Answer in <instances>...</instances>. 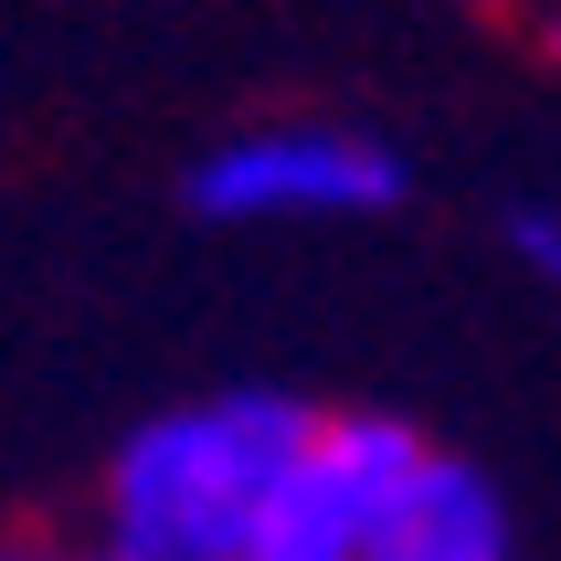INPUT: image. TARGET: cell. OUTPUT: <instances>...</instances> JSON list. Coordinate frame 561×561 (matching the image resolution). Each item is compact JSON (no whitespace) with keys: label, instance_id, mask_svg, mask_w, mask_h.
Instances as JSON below:
<instances>
[{"label":"cell","instance_id":"1","mask_svg":"<svg viewBox=\"0 0 561 561\" xmlns=\"http://www.w3.org/2000/svg\"><path fill=\"white\" fill-rule=\"evenodd\" d=\"M318 445V413L286 392L170 403L106 467V551L117 561H244L286 508Z\"/></svg>","mask_w":561,"mask_h":561},{"label":"cell","instance_id":"2","mask_svg":"<svg viewBox=\"0 0 561 561\" xmlns=\"http://www.w3.org/2000/svg\"><path fill=\"white\" fill-rule=\"evenodd\" d=\"M181 202L202 222H350V213H392L403 202V149H381L371 127L340 117H276V127H233L191 159Z\"/></svg>","mask_w":561,"mask_h":561},{"label":"cell","instance_id":"3","mask_svg":"<svg viewBox=\"0 0 561 561\" xmlns=\"http://www.w3.org/2000/svg\"><path fill=\"white\" fill-rule=\"evenodd\" d=\"M435 467V445L413 435L403 413H318V445H308V488L340 508L360 540L392 530V508L413 499V477Z\"/></svg>","mask_w":561,"mask_h":561},{"label":"cell","instance_id":"4","mask_svg":"<svg viewBox=\"0 0 561 561\" xmlns=\"http://www.w3.org/2000/svg\"><path fill=\"white\" fill-rule=\"evenodd\" d=\"M371 561H508V499L467 456H445L413 477V499L392 508V530L371 540Z\"/></svg>","mask_w":561,"mask_h":561},{"label":"cell","instance_id":"5","mask_svg":"<svg viewBox=\"0 0 561 561\" xmlns=\"http://www.w3.org/2000/svg\"><path fill=\"white\" fill-rule=\"evenodd\" d=\"M244 561H371V540L350 530L340 508L308 488V467H297V488H286V508L265 519V540H254Z\"/></svg>","mask_w":561,"mask_h":561},{"label":"cell","instance_id":"6","mask_svg":"<svg viewBox=\"0 0 561 561\" xmlns=\"http://www.w3.org/2000/svg\"><path fill=\"white\" fill-rule=\"evenodd\" d=\"M508 254H519L540 286H561V191H540V202L508 213Z\"/></svg>","mask_w":561,"mask_h":561},{"label":"cell","instance_id":"7","mask_svg":"<svg viewBox=\"0 0 561 561\" xmlns=\"http://www.w3.org/2000/svg\"><path fill=\"white\" fill-rule=\"evenodd\" d=\"M530 32H540V54L561 64V0H540V22H530Z\"/></svg>","mask_w":561,"mask_h":561},{"label":"cell","instance_id":"8","mask_svg":"<svg viewBox=\"0 0 561 561\" xmlns=\"http://www.w3.org/2000/svg\"><path fill=\"white\" fill-rule=\"evenodd\" d=\"M0 561H64V551H0Z\"/></svg>","mask_w":561,"mask_h":561},{"label":"cell","instance_id":"9","mask_svg":"<svg viewBox=\"0 0 561 561\" xmlns=\"http://www.w3.org/2000/svg\"><path fill=\"white\" fill-rule=\"evenodd\" d=\"M95 561H117V551H95Z\"/></svg>","mask_w":561,"mask_h":561}]
</instances>
